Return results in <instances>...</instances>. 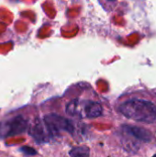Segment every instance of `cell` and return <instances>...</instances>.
Here are the masks:
<instances>
[{
	"instance_id": "obj_1",
	"label": "cell",
	"mask_w": 156,
	"mask_h": 157,
	"mask_svg": "<svg viewBox=\"0 0 156 157\" xmlns=\"http://www.w3.org/2000/svg\"><path fill=\"white\" fill-rule=\"evenodd\" d=\"M119 110L127 119L152 124L156 121L155 97L145 90L135 92L120 104Z\"/></svg>"
},
{
	"instance_id": "obj_2",
	"label": "cell",
	"mask_w": 156,
	"mask_h": 157,
	"mask_svg": "<svg viewBox=\"0 0 156 157\" xmlns=\"http://www.w3.org/2000/svg\"><path fill=\"white\" fill-rule=\"evenodd\" d=\"M102 106L93 100L75 98L71 100L66 105V112L76 118L80 119H94L102 114Z\"/></svg>"
},
{
	"instance_id": "obj_3",
	"label": "cell",
	"mask_w": 156,
	"mask_h": 157,
	"mask_svg": "<svg viewBox=\"0 0 156 157\" xmlns=\"http://www.w3.org/2000/svg\"><path fill=\"white\" fill-rule=\"evenodd\" d=\"M43 121L47 124L48 128L53 134L57 136L61 132H66L69 133L74 132V126L70 121L56 114H48L44 117Z\"/></svg>"
},
{
	"instance_id": "obj_4",
	"label": "cell",
	"mask_w": 156,
	"mask_h": 157,
	"mask_svg": "<svg viewBox=\"0 0 156 157\" xmlns=\"http://www.w3.org/2000/svg\"><path fill=\"white\" fill-rule=\"evenodd\" d=\"M29 133L34 138V140L40 144L47 143L54 137L43 120L36 121L31 127Z\"/></svg>"
},
{
	"instance_id": "obj_5",
	"label": "cell",
	"mask_w": 156,
	"mask_h": 157,
	"mask_svg": "<svg viewBox=\"0 0 156 157\" xmlns=\"http://www.w3.org/2000/svg\"><path fill=\"white\" fill-rule=\"evenodd\" d=\"M27 128V121L22 117H16L10 120L3 129L0 126V132H5L6 136H13L22 133Z\"/></svg>"
},
{
	"instance_id": "obj_6",
	"label": "cell",
	"mask_w": 156,
	"mask_h": 157,
	"mask_svg": "<svg viewBox=\"0 0 156 157\" xmlns=\"http://www.w3.org/2000/svg\"><path fill=\"white\" fill-rule=\"evenodd\" d=\"M124 131L127 133L131 134V136H133L134 138H136L137 140H140V141L149 142L152 139L151 133L148 131L144 130V129H141V128H138V127H128V126H125L124 127Z\"/></svg>"
},
{
	"instance_id": "obj_7",
	"label": "cell",
	"mask_w": 156,
	"mask_h": 157,
	"mask_svg": "<svg viewBox=\"0 0 156 157\" xmlns=\"http://www.w3.org/2000/svg\"><path fill=\"white\" fill-rule=\"evenodd\" d=\"M69 155L71 157H89V149L86 146H77L73 148Z\"/></svg>"
},
{
	"instance_id": "obj_8",
	"label": "cell",
	"mask_w": 156,
	"mask_h": 157,
	"mask_svg": "<svg viewBox=\"0 0 156 157\" xmlns=\"http://www.w3.org/2000/svg\"><path fill=\"white\" fill-rule=\"evenodd\" d=\"M118 1L119 0H99V3L107 11H111L116 7Z\"/></svg>"
},
{
	"instance_id": "obj_9",
	"label": "cell",
	"mask_w": 156,
	"mask_h": 157,
	"mask_svg": "<svg viewBox=\"0 0 156 157\" xmlns=\"http://www.w3.org/2000/svg\"><path fill=\"white\" fill-rule=\"evenodd\" d=\"M24 154L28 155H36V151L32 148H29V147H23L20 149Z\"/></svg>"
},
{
	"instance_id": "obj_10",
	"label": "cell",
	"mask_w": 156,
	"mask_h": 157,
	"mask_svg": "<svg viewBox=\"0 0 156 157\" xmlns=\"http://www.w3.org/2000/svg\"><path fill=\"white\" fill-rule=\"evenodd\" d=\"M153 157H156V155H154V156H153Z\"/></svg>"
}]
</instances>
